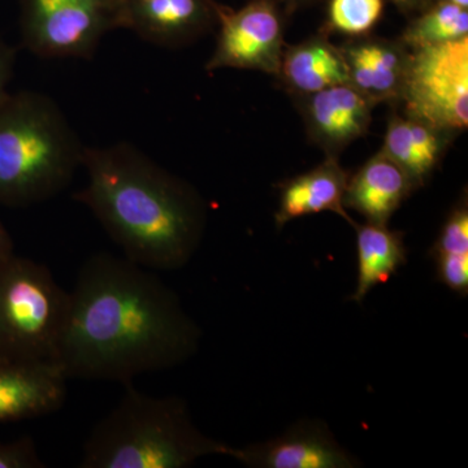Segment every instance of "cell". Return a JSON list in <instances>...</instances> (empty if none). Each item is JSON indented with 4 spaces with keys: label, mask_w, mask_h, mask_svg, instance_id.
Returning <instances> with one entry per match:
<instances>
[{
    "label": "cell",
    "mask_w": 468,
    "mask_h": 468,
    "mask_svg": "<svg viewBox=\"0 0 468 468\" xmlns=\"http://www.w3.org/2000/svg\"><path fill=\"white\" fill-rule=\"evenodd\" d=\"M201 328L149 268L110 252L91 255L69 292L57 365L68 380L131 384L192 358Z\"/></svg>",
    "instance_id": "1"
},
{
    "label": "cell",
    "mask_w": 468,
    "mask_h": 468,
    "mask_svg": "<svg viewBox=\"0 0 468 468\" xmlns=\"http://www.w3.org/2000/svg\"><path fill=\"white\" fill-rule=\"evenodd\" d=\"M88 183L73 198L86 206L126 260L151 271L180 270L205 234L201 194L133 144L85 146Z\"/></svg>",
    "instance_id": "2"
},
{
    "label": "cell",
    "mask_w": 468,
    "mask_h": 468,
    "mask_svg": "<svg viewBox=\"0 0 468 468\" xmlns=\"http://www.w3.org/2000/svg\"><path fill=\"white\" fill-rule=\"evenodd\" d=\"M84 150L52 98L9 92L0 101V203L27 207L54 198L82 167Z\"/></svg>",
    "instance_id": "3"
},
{
    "label": "cell",
    "mask_w": 468,
    "mask_h": 468,
    "mask_svg": "<svg viewBox=\"0 0 468 468\" xmlns=\"http://www.w3.org/2000/svg\"><path fill=\"white\" fill-rule=\"evenodd\" d=\"M119 403L92 428L82 468H184L226 454L228 445L203 435L185 399L154 397L126 384Z\"/></svg>",
    "instance_id": "4"
},
{
    "label": "cell",
    "mask_w": 468,
    "mask_h": 468,
    "mask_svg": "<svg viewBox=\"0 0 468 468\" xmlns=\"http://www.w3.org/2000/svg\"><path fill=\"white\" fill-rule=\"evenodd\" d=\"M69 292L50 268L14 254L0 263V362L57 363Z\"/></svg>",
    "instance_id": "5"
},
{
    "label": "cell",
    "mask_w": 468,
    "mask_h": 468,
    "mask_svg": "<svg viewBox=\"0 0 468 468\" xmlns=\"http://www.w3.org/2000/svg\"><path fill=\"white\" fill-rule=\"evenodd\" d=\"M124 27L122 0H20L21 45L36 57L91 58Z\"/></svg>",
    "instance_id": "6"
},
{
    "label": "cell",
    "mask_w": 468,
    "mask_h": 468,
    "mask_svg": "<svg viewBox=\"0 0 468 468\" xmlns=\"http://www.w3.org/2000/svg\"><path fill=\"white\" fill-rule=\"evenodd\" d=\"M401 101L418 117L454 137L468 125V36L411 51Z\"/></svg>",
    "instance_id": "7"
},
{
    "label": "cell",
    "mask_w": 468,
    "mask_h": 468,
    "mask_svg": "<svg viewBox=\"0 0 468 468\" xmlns=\"http://www.w3.org/2000/svg\"><path fill=\"white\" fill-rule=\"evenodd\" d=\"M284 15L279 0H249L239 9L218 5L217 46L206 70L232 68L277 77L286 48Z\"/></svg>",
    "instance_id": "8"
},
{
    "label": "cell",
    "mask_w": 468,
    "mask_h": 468,
    "mask_svg": "<svg viewBox=\"0 0 468 468\" xmlns=\"http://www.w3.org/2000/svg\"><path fill=\"white\" fill-rule=\"evenodd\" d=\"M252 468H354L360 462L335 440L320 420L297 421L282 435L260 443L232 448L226 454Z\"/></svg>",
    "instance_id": "9"
},
{
    "label": "cell",
    "mask_w": 468,
    "mask_h": 468,
    "mask_svg": "<svg viewBox=\"0 0 468 468\" xmlns=\"http://www.w3.org/2000/svg\"><path fill=\"white\" fill-rule=\"evenodd\" d=\"M124 29L160 48L198 41L218 27L217 0H122Z\"/></svg>",
    "instance_id": "10"
},
{
    "label": "cell",
    "mask_w": 468,
    "mask_h": 468,
    "mask_svg": "<svg viewBox=\"0 0 468 468\" xmlns=\"http://www.w3.org/2000/svg\"><path fill=\"white\" fill-rule=\"evenodd\" d=\"M307 134L326 156H335L368 132L375 104L350 84L298 97Z\"/></svg>",
    "instance_id": "11"
},
{
    "label": "cell",
    "mask_w": 468,
    "mask_h": 468,
    "mask_svg": "<svg viewBox=\"0 0 468 468\" xmlns=\"http://www.w3.org/2000/svg\"><path fill=\"white\" fill-rule=\"evenodd\" d=\"M349 84L377 106L401 101L411 50L401 41L365 36L340 46Z\"/></svg>",
    "instance_id": "12"
},
{
    "label": "cell",
    "mask_w": 468,
    "mask_h": 468,
    "mask_svg": "<svg viewBox=\"0 0 468 468\" xmlns=\"http://www.w3.org/2000/svg\"><path fill=\"white\" fill-rule=\"evenodd\" d=\"M67 381L57 363L0 362V424L57 412L66 402Z\"/></svg>",
    "instance_id": "13"
},
{
    "label": "cell",
    "mask_w": 468,
    "mask_h": 468,
    "mask_svg": "<svg viewBox=\"0 0 468 468\" xmlns=\"http://www.w3.org/2000/svg\"><path fill=\"white\" fill-rule=\"evenodd\" d=\"M349 176V172L341 167L338 158L326 156L318 167L282 181L279 185L276 227L282 229L294 218L322 212H334L354 226L344 206Z\"/></svg>",
    "instance_id": "14"
},
{
    "label": "cell",
    "mask_w": 468,
    "mask_h": 468,
    "mask_svg": "<svg viewBox=\"0 0 468 468\" xmlns=\"http://www.w3.org/2000/svg\"><path fill=\"white\" fill-rule=\"evenodd\" d=\"M415 190L417 186L406 172L378 151L349 176L344 206L359 212L367 223L388 226Z\"/></svg>",
    "instance_id": "15"
},
{
    "label": "cell",
    "mask_w": 468,
    "mask_h": 468,
    "mask_svg": "<svg viewBox=\"0 0 468 468\" xmlns=\"http://www.w3.org/2000/svg\"><path fill=\"white\" fill-rule=\"evenodd\" d=\"M452 138L423 120L403 113L390 117L380 151L420 189L439 167Z\"/></svg>",
    "instance_id": "16"
},
{
    "label": "cell",
    "mask_w": 468,
    "mask_h": 468,
    "mask_svg": "<svg viewBox=\"0 0 468 468\" xmlns=\"http://www.w3.org/2000/svg\"><path fill=\"white\" fill-rule=\"evenodd\" d=\"M277 77L297 98L332 86L349 84L340 46H335L322 32L285 48Z\"/></svg>",
    "instance_id": "17"
},
{
    "label": "cell",
    "mask_w": 468,
    "mask_h": 468,
    "mask_svg": "<svg viewBox=\"0 0 468 468\" xmlns=\"http://www.w3.org/2000/svg\"><path fill=\"white\" fill-rule=\"evenodd\" d=\"M356 233V285L349 301L362 303L378 285L387 284L408 263L405 234L378 224L354 223Z\"/></svg>",
    "instance_id": "18"
},
{
    "label": "cell",
    "mask_w": 468,
    "mask_h": 468,
    "mask_svg": "<svg viewBox=\"0 0 468 468\" xmlns=\"http://www.w3.org/2000/svg\"><path fill=\"white\" fill-rule=\"evenodd\" d=\"M467 36L468 9L433 0L426 9L411 17L399 41L412 51Z\"/></svg>",
    "instance_id": "19"
},
{
    "label": "cell",
    "mask_w": 468,
    "mask_h": 468,
    "mask_svg": "<svg viewBox=\"0 0 468 468\" xmlns=\"http://www.w3.org/2000/svg\"><path fill=\"white\" fill-rule=\"evenodd\" d=\"M384 0H328L322 33L349 38L368 36L384 14Z\"/></svg>",
    "instance_id": "20"
},
{
    "label": "cell",
    "mask_w": 468,
    "mask_h": 468,
    "mask_svg": "<svg viewBox=\"0 0 468 468\" xmlns=\"http://www.w3.org/2000/svg\"><path fill=\"white\" fill-rule=\"evenodd\" d=\"M428 257L433 264L468 263V199L462 194L460 201L449 212Z\"/></svg>",
    "instance_id": "21"
},
{
    "label": "cell",
    "mask_w": 468,
    "mask_h": 468,
    "mask_svg": "<svg viewBox=\"0 0 468 468\" xmlns=\"http://www.w3.org/2000/svg\"><path fill=\"white\" fill-rule=\"evenodd\" d=\"M41 460L32 437L26 436L15 441H0V468H43Z\"/></svg>",
    "instance_id": "22"
},
{
    "label": "cell",
    "mask_w": 468,
    "mask_h": 468,
    "mask_svg": "<svg viewBox=\"0 0 468 468\" xmlns=\"http://www.w3.org/2000/svg\"><path fill=\"white\" fill-rule=\"evenodd\" d=\"M17 51L5 39L0 38V101L9 94L8 86L14 79Z\"/></svg>",
    "instance_id": "23"
},
{
    "label": "cell",
    "mask_w": 468,
    "mask_h": 468,
    "mask_svg": "<svg viewBox=\"0 0 468 468\" xmlns=\"http://www.w3.org/2000/svg\"><path fill=\"white\" fill-rule=\"evenodd\" d=\"M399 12L405 16H415L419 12L426 9L433 0H390Z\"/></svg>",
    "instance_id": "24"
},
{
    "label": "cell",
    "mask_w": 468,
    "mask_h": 468,
    "mask_svg": "<svg viewBox=\"0 0 468 468\" xmlns=\"http://www.w3.org/2000/svg\"><path fill=\"white\" fill-rule=\"evenodd\" d=\"M15 254L14 241H12L11 234H9L7 228L0 220V263L7 261Z\"/></svg>",
    "instance_id": "25"
},
{
    "label": "cell",
    "mask_w": 468,
    "mask_h": 468,
    "mask_svg": "<svg viewBox=\"0 0 468 468\" xmlns=\"http://www.w3.org/2000/svg\"><path fill=\"white\" fill-rule=\"evenodd\" d=\"M282 9H284L285 15H292V12L297 11L307 5H314V3L319 2V0H279Z\"/></svg>",
    "instance_id": "26"
},
{
    "label": "cell",
    "mask_w": 468,
    "mask_h": 468,
    "mask_svg": "<svg viewBox=\"0 0 468 468\" xmlns=\"http://www.w3.org/2000/svg\"><path fill=\"white\" fill-rule=\"evenodd\" d=\"M441 2L451 3V5H458V7L468 9V0H441Z\"/></svg>",
    "instance_id": "27"
}]
</instances>
